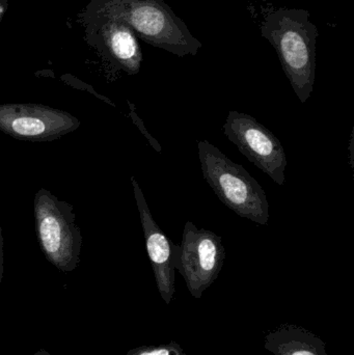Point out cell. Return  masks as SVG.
Wrapping results in <instances>:
<instances>
[{
  "instance_id": "2e32d148",
  "label": "cell",
  "mask_w": 354,
  "mask_h": 355,
  "mask_svg": "<svg viewBox=\"0 0 354 355\" xmlns=\"http://www.w3.org/2000/svg\"><path fill=\"white\" fill-rule=\"evenodd\" d=\"M353 137H351V146H349V151H351V166H353Z\"/></svg>"
},
{
  "instance_id": "52a82bcc",
  "label": "cell",
  "mask_w": 354,
  "mask_h": 355,
  "mask_svg": "<svg viewBox=\"0 0 354 355\" xmlns=\"http://www.w3.org/2000/svg\"><path fill=\"white\" fill-rule=\"evenodd\" d=\"M79 126L70 112L43 104H0V131L19 141H55Z\"/></svg>"
},
{
  "instance_id": "8fae6325",
  "label": "cell",
  "mask_w": 354,
  "mask_h": 355,
  "mask_svg": "<svg viewBox=\"0 0 354 355\" xmlns=\"http://www.w3.org/2000/svg\"><path fill=\"white\" fill-rule=\"evenodd\" d=\"M126 355H187L177 342L159 345L141 346L129 350Z\"/></svg>"
},
{
  "instance_id": "9a60e30c",
  "label": "cell",
  "mask_w": 354,
  "mask_h": 355,
  "mask_svg": "<svg viewBox=\"0 0 354 355\" xmlns=\"http://www.w3.org/2000/svg\"><path fill=\"white\" fill-rule=\"evenodd\" d=\"M33 355H51L49 354V352H47V350L44 349V348H39V350H37V352H35V354Z\"/></svg>"
},
{
  "instance_id": "30bf717a",
  "label": "cell",
  "mask_w": 354,
  "mask_h": 355,
  "mask_svg": "<svg viewBox=\"0 0 354 355\" xmlns=\"http://www.w3.org/2000/svg\"><path fill=\"white\" fill-rule=\"evenodd\" d=\"M264 348L274 355H328L319 337L292 324H282L269 331Z\"/></svg>"
},
{
  "instance_id": "3957f363",
  "label": "cell",
  "mask_w": 354,
  "mask_h": 355,
  "mask_svg": "<svg viewBox=\"0 0 354 355\" xmlns=\"http://www.w3.org/2000/svg\"><path fill=\"white\" fill-rule=\"evenodd\" d=\"M197 151L204 179L220 202L242 218L267 225L269 204L257 180L209 141H197Z\"/></svg>"
},
{
  "instance_id": "7a4b0ae2",
  "label": "cell",
  "mask_w": 354,
  "mask_h": 355,
  "mask_svg": "<svg viewBox=\"0 0 354 355\" xmlns=\"http://www.w3.org/2000/svg\"><path fill=\"white\" fill-rule=\"evenodd\" d=\"M262 37L276 49L283 70L301 103L313 93L317 27L303 8H278L266 15Z\"/></svg>"
},
{
  "instance_id": "6da1fadb",
  "label": "cell",
  "mask_w": 354,
  "mask_h": 355,
  "mask_svg": "<svg viewBox=\"0 0 354 355\" xmlns=\"http://www.w3.org/2000/svg\"><path fill=\"white\" fill-rule=\"evenodd\" d=\"M82 15L121 21L145 43L179 58L197 55L203 47L163 0H91Z\"/></svg>"
},
{
  "instance_id": "7c38bea8",
  "label": "cell",
  "mask_w": 354,
  "mask_h": 355,
  "mask_svg": "<svg viewBox=\"0 0 354 355\" xmlns=\"http://www.w3.org/2000/svg\"><path fill=\"white\" fill-rule=\"evenodd\" d=\"M129 107H130V116L131 118L133 119V122H134V124L136 125L137 127H139V130H141V132L143 133V135H145V139L149 141L150 145L152 146V147L154 148V149L156 150V151L158 152V153H160V152L162 151L161 146H160V144L158 143L157 141H156L155 139H154L153 137H152L151 135H150L149 131L145 129V125H143V121H141V119L139 118V116H137L136 114H135V107L134 105H133L132 103H130V102H128Z\"/></svg>"
},
{
  "instance_id": "5b68a950",
  "label": "cell",
  "mask_w": 354,
  "mask_h": 355,
  "mask_svg": "<svg viewBox=\"0 0 354 355\" xmlns=\"http://www.w3.org/2000/svg\"><path fill=\"white\" fill-rule=\"evenodd\" d=\"M172 248L175 269L182 275L189 293L200 300L224 266L226 250L222 238L187 221L180 245L172 243Z\"/></svg>"
},
{
  "instance_id": "ba28073f",
  "label": "cell",
  "mask_w": 354,
  "mask_h": 355,
  "mask_svg": "<svg viewBox=\"0 0 354 355\" xmlns=\"http://www.w3.org/2000/svg\"><path fill=\"white\" fill-rule=\"evenodd\" d=\"M87 43L109 60L118 70L128 75L139 74L143 52L137 35L125 23L104 17L80 15Z\"/></svg>"
},
{
  "instance_id": "277c9868",
  "label": "cell",
  "mask_w": 354,
  "mask_h": 355,
  "mask_svg": "<svg viewBox=\"0 0 354 355\" xmlns=\"http://www.w3.org/2000/svg\"><path fill=\"white\" fill-rule=\"evenodd\" d=\"M33 213L37 242L48 262L60 272L74 271L80 262L82 235L72 205L41 188L33 200Z\"/></svg>"
},
{
  "instance_id": "4fadbf2b",
  "label": "cell",
  "mask_w": 354,
  "mask_h": 355,
  "mask_svg": "<svg viewBox=\"0 0 354 355\" xmlns=\"http://www.w3.org/2000/svg\"><path fill=\"white\" fill-rule=\"evenodd\" d=\"M3 277V234L2 227L0 225V285Z\"/></svg>"
},
{
  "instance_id": "5bb4252c",
  "label": "cell",
  "mask_w": 354,
  "mask_h": 355,
  "mask_svg": "<svg viewBox=\"0 0 354 355\" xmlns=\"http://www.w3.org/2000/svg\"><path fill=\"white\" fill-rule=\"evenodd\" d=\"M8 8V0H0V22Z\"/></svg>"
},
{
  "instance_id": "9c48e42d",
  "label": "cell",
  "mask_w": 354,
  "mask_h": 355,
  "mask_svg": "<svg viewBox=\"0 0 354 355\" xmlns=\"http://www.w3.org/2000/svg\"><path fill=\"white\" fill-rule=\"evenodd\" d=\"M131 183L145 235V248L155 275L156 286L162 300L168 306L172 302L176 291L172 242L166 237V234L156 223L148 206L147 200L134 177H131Z\"/></svg>"
},
{
  "instance_id": "8992f818",
  "label": "cell",
  "mask_w": 354,
  "mask_h": 355,
  "mask_svg": "<svg viewBox=\"0 0 354 355\" xmlns=\"http://www.w3.org/2000/svg\"><path fill=\"white\" fill-rule=\"evenodd\" d=\"M226 137L259 170L282 186L288 166L280 139L249 114L230 112L224 125Z\"/></svg>"
}]
</instances>
